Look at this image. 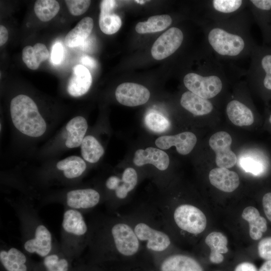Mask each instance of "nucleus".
Returning a JSON list of instances; mask_svg holds the SVG:
<instances>
[{
	"label": "nucleus",
	"mask_w": 271,
	"mask_h": 271,
	"mask_svg": "<svg viewBox=\"0 0 271 271\" xmlns=\"http://www.w3.org/2000/svg\"><path fill=\"white\" fill-rule=\"evenodd\" d=\"M10 112L16 128L23 134L37 138L46 130V123L33 100L28 96L20 94L12 99Z\"/></svg>",
	"instance_id": "nucleus-1"
},
{
	"label": "nucleus",
	"mask_w": 271,
	"mask_h": 271,
	"mask_svg": "<svg viewBox=\"0 0 271 271\" xmlns=\"http://www.w3.org/2000/svg\"><path fill=\"white\" fill-rule=\"evenodd\" d=\"M173 216L178 227L191 234L202 232L207 225L206 217L203 212L193 205L179 206L175 210Z\"/></svg>",
	"instance_id": "nucleus-2"
},
{
	"label": "nucleus",
	"mask_w": 271,
	"mask_h": 271,
	"mask_svg": "<svg viewBox=\"0 0 271 271\" xmlns=\"http://www.w3.org/2000/svg\"><path fill=\"white\" fill-rule=\"evenodd\" d=\"M208 39L215 51L223 56L238 55L245 46L241 37L229 33L219 28L212 29L208 34Z\"/></svg>",
	"instance_id": "nucleus-3"
},
{
	"label": "nucleus",
	"mask_w": 271,
	"mask_h": 271,
	"mask_svg": "<svg viewBox=\"0 0 271 271\" xmlns=\"http://www.w3.org/2000/svg\"><path fill=\"white\" fill-rule=\"evenodd\" d=\"M183 82L190 91L207 99L216 96L222 88L220 78L216 75L202 76L189 73L184 76Z\"/></svg>",
	"instance_id": "nucleus-4"
},
{
	"label": "nucleus",
	"mask_w": 271,
	"mask_h": 271,
	"mask_svg": "<svg viewBox=\"0 0 271 271\" xmlns=\"http://www.w3.org/2000/svg\"><path fill=\"white\" fill-rule=\"evenodd\" d=\"M112 237L117 251L124 256H132L140 248V240L133 228L128 224L119 222L115 224L111 230Z\"/></svg>",
	"instance_id": "nucleus-5"
},
{
	"label": "nucleus",
	"mask_w": 271,
	"mask_h": 271,
	"mask_svg": "<svg viewBox=\"0 0 271 271\" xmlns=\"http://www.w3.org/2000/svg\"><path fill=\"white\" fill-rule=\"evenodd\" d=\"M231 143V137L224 131H218L210 138L209 145L215 153V162L219 168H230L236 163V156L230 149Z\"/></svg>",
	"instance_id": "nucleus-6"
},
{
	"label": "nucleus",
	"mask_w": 271,
	"mask_h": 271,
	"mask_svg": "<svg viewBox=\"0 0 271 271\" xmlns=\"http://www.w3.org/2000/svg\"><path fill=\"white\" fill-rule=\"evenodd\" d=\"M183 37L180 29L176 27L170 28L154 42L151 49L153 57L160 60L171 55L180 47Z\"/></svg>",
	"instance_id": "nucleus-7"
},
{
	"label": "nucleus",
	"mask_w": 271,
	"mask_h": 271,
	"mask_svg": "<svg viewBox=\"0 0 271 271\" xmlns=\"http://www.w3.org/2000/svg\"><path fill=\"white\" fill-rule=\"evenodd\" d=\"M133 230L139 240L145 242L147 248L152 251H163L171 244L170 238L166 233L146 223H138Z\"/></svg>",
	"instance_id": "nucleus-8"
},
{
	"label": "nucleus",
	"mask_w": 271,
	"mask_h": 271,
	"mask_svg": "<svg viewBox=\"0 0 271 271\" xmlns=\"http://www.w3.org/2000/svg\"><path fill=\"white\" fill-rule=\"evenodd\" d=\"M115 95L120 104L127 106H136L146 103L150 98V92L143 85L125 82L117 87Z\"/></svg>",
	"instance_id": "nucleus-9"
},
{
	"label": "nucleus",
	"mask_w": 271,
	"mask_h": 271,
	"mask_svg": "<svg viewBox=\"0 0 271 271\" xmlns=\"http://www.w3.org/2000/svg\"><path fill=\"white\" fill-rule=\"evenodd\" d=\"M196 142L195 134L184 131L174 136H161L156 139L155 144L163 150H167L174 146L179 154L186 155L192 151Z\"/></svg>",
	"instance_id": "nucleus-10"
},
{
	"label": "nucleus",
	"mask_w": 271,
	"mask_h": 271,
	"mask_svg": "<svg viewBox=\"0 0 271 271\" xmlns=\"http://www.w3.org/2000/svg\"><path fill=\"white\" fill-rule=\"evenodd\" d=\"M92 81L89 70L82 64L76 65L73 68L72 74L67 85V91L72 96H81L89 90Z\"/></svg>",
	"instance_id": "nucleus-11"
},
{
	"label": "nucleus",
	"mask_w": 271,
	"mask_h": 271,
	"mask_svg": "<svg viewBox=\"0 0 271 271\" xmlns=\"http://www.w3.org/2000/svg\"><path fill=\"white\" fill-rule=\"evenodd\" d=\"M133 163L137 166L151 164L161 171L166 170L170 163L169 157L164 151L149 147L145 150L139 149L135 152Z\"/></svg>",
	"instance_id": "nucleus-12"
},
{
	"label": "nucleus",
	"mask_w": 271,
	"mask_h": 271,
	"mask_svg": "<svg viewBox=\"0 0 271 271\" xmlns=\"http://www.w3.org/2000/svg\"><path fill=\"white\" fill-rule=\"evenodd\" d=\"M99 193L90 188L71 190L66 195L67 205L74 209L92 208L99 203Z\"/></svg>",
	"instance_id": "nucleus-13"
},
{
	"label": "nucleus",
	"mask_w": 271,
	"mask_h": 271,
	"mask_svg": "<svg viewBox=\"0 0 271 271\" xmlns=\"http://www.w3.org/2000/svg\"><path fill=\"white\" fill-rule=\"evenodd\" d=\"M210 183L218 189L225 192H232L239 185L238 174L227 168H216L209 174Z\"/></svg>",
	"instance_id": "nucleus-14"
},
{
	"label": "nucleus",
	"mask_w": 271,
	"mask_h": 271,
	"mask_svg": "<svg viewBox=\"0 0 271 271\" xmlns=\"http://www.w3.org/2000/svg\"><path fill=\"white\" fill-rule=\"evenodd\" d=\"M24 248L28 252L36 253L44 257L47 256L52 249V235L44 225H38L35 232V237L26 241Z\"/></svg>",
	"instance_id": "nucleus-15"
},
{
	"label": "nucleus",
	"mask_w": 271,
	"mask_h": 271,
	"mask_svg": "<svg viewBox=\"0 0 271 271\" xmlns=\"http://www.w3.org/2000/svg\"><path fill=\"white\" fill-rule=\"evenodd\" d=\"M115 5L116 1L112 0L102 1L100 4L99 25L101 31L107 35L115 33L121 26L120 17L112 12Z\"/></svg>",
	"instance_id": "nucleus-16"
},
{
	"label": "nucleus",
	"mask_w": 271,
	"mask_h": 271,
	"mask_svg": "<svg viewBox=\"0 0 271 271\" xmlns=\"http://www.w3.org/2000/svg\"><path fill=\"white\" fill-rule=\"evenodd\" d=\"M161 271H203L200 264L194 258L181 254L170 255L161 265Z\"/></svg>",
	"instance_id": "nucleus-17"
},
{
	"label": "nucleus",
	"mask_w": 271,
	"mask_h": 271,
	"mask_svg": "<svg viewBox=\"0 0 271 271\" xmlns=\"http://www.w3.org/2000/svg\"><path fill=\"white\" fill-rule=\"evenodd\" d=\"M87 127L86 120L81 116H76L69 120L66 125L67 131L66 146L74 148L81 146Z\"/></svg>",
	"instance_id": "nucleus-18"
},
{
	"label": "nucleus",
	"mask_w": 271,
	"mask_h": 271,
	"mask_svg": "<svg viewBox=\"0 0 271 271\" xmlns=\"http://www.w3.org/2000/svg\"><path fill=\"white\" fill-rule=\"evenodd\" d=\"M180 103L183 107L193 114L201 116L207 114L213 109V105L207 99L188 91L181 96Z\"/></svg>",
	"instance_id": "nucleus-19"
},
{
	"label": "nucleus",
	"mask_w": 271,
	"mask_h": 271,
	"mask_svg": "<svg viewBox=\"0 0 271 271\" xmlns=\"http://www.w3.org/2000/svg\"><path fill=\"white\" fill-rule=\"evenodd\" d=\"M226 113L231 122L237 126H248L254 122L251 110L236 100H231L227 104Z\"/></svg>",
	"instance_id": "nucleus-20"
},
{
	"label": "nucleus",
	"mask_w": 271,
	"mask_h": 271,
	"mask_svg": "<svg viewBox=\"0 0 271 271\" xmlns=\"http://www.w3.org/2000/svg\"><path fill=\"white\" fill-rule=\"evenodd\" d=\"M93 24L91 18L87 17L83 18L66 35L65 38L66 45L70 48L81 45L91 34Z\"/></svg>",
	"instance_id": "nucleus-21"
},
{
	"label": "nucleus",
	"mask_w": 271,
	"mask_h": 271,
	"mask_svg": "<svg viewBox=\"0 0 271 271\" xmlns=\"http://www.w3.org/2000/svg\"><path fill=\"white\" fill-rule=\"evenodd\" d=\"M241 216L249 224V234L253 240L259 239L262 233L267 230V222L265 219L261 216L258 210L253 207L248 206L243 210Z\"/></svg>",
	"instance_id": "nucleus-22"
},
{
	"label": "nucleus",
	"mask_w": 271,
	"mask_h": 271,
	"mask_svg": "<svg viewBox=\"0 0 271 271\" xmlns=\"http://www.w3.org/2000/svg\"><path fill=\"white\" fill-rule=\"evenodd\" d=\"M205 243L210 247V261L213 263H220L223 261L222 254L228 252L227 237L219 232H212L206 237Z\"/></svg>",
	"instance_id": "nucleus-23"
},
{
	"label": "nucleus",
	"mask_w": 271,
	"mask_h": 271,
	"mask_svg": "<svg viewBox=\"0 0 271 271\" xmlns=\"http://www.w3.org/2000/svg\"><path fill=\"white\" fill-rule=\"evenodd\" d=\"M62 226L65 231L77 236L83 235L87 231L83 215L74 209H68L64 212Z\"/></svg>",
	"instance_id": "nucleus-24"
},
{
	"label": "nucleus",
	"mask_w": 271,
	"mask_h": 271,
	"mask_svg": "<svg viewBox=\"0 0 271 271\" xmlns=\"http://www.w3.org/2000/svg\"><path fill=\"white\" fill-rule=\"evenodd\" d=\"M49 57V52L46 46L40 43L34 46H27L22 51V59L30 69H37L40 64Z\"/></svg>",
	"instance_id": "nucleus-25"
},
{
	"label": "nucleus",
	"mask_w": 271,
	"mask_h": 271,
	"mask_svg": "<svg viewBox=\"0 0 271 271\" xmlns=\"http://www.w3.org/2000/svg\"><path fill=\"white\" fill-rule=\"evenodd\" d=\"M0 260L7 271L27 270L25 264L27 261L26 257L16 248L12 247L8 250H1Z\"/></svg>",
	"instance_id": "nucleus-26"
},
{
	"label": "nucleus",
	"mask_w": 271,
	"mask_h": 271,
	"mask_svg": "<svg viewBox=\"0 0 271 271\" xmlns=\"http://www.w3.org/2000/svg\"><path fill=\"white\" fill-rule=\"evenodd\" d=\"M56 167L63 171L64 175L68 179H73L81 176L86 168L84 161L77 156H71L59 161Z\"/></svg>",
	"instance_id": "nucleus-27"
},
{
	"label": "nucleus",
	"mask_w": 271,
	"mask_h": 271,
	"mask_svg": "<svg viewBox=\"0 0 271 271\" xmlns=\"http://www.w3.org/2000/svg\"><path fill=\"white\" fill-rule=\"evenodd\" d=\"M171 17L168 15H156L150 17L147 21L138 23L135 29L139 34L162 31L172 23Z\"/></svg>",
	"instance_id": "nucleus-28"
},
{
	"label": "nucleus",
	"mask_w": 271,
	"mask_h": 271,
	"mask_svg": "<svg viewBox=\"0 0 271 271\" xmlns=\"http://www.w3.org/2000/svg\"><path fill=\"white\" fill-rule=\"evenodd\" d=\"M81 153L86 161L97 162L104 154V149L99 142L92 136L84 137L81 145Z\"/></svg>",
	"instance_id": "nucleus-29"
},
{
	"label": "nucleus",
	"mask_w": 271,
	"mask_h": 271,
	"mask_svg": "<svg viewBox=\"0 0 271 271\" xmlns=\"http://www.w3.org/2000/svg\"><path fill=\"white\" fill-rule=\"evenodd\" d=\"M138 183V175L136 170L132 168H126L119 179L117 186L115 190L116 196L123 199L126 198L128 193L132 191Z\"/></svg>",
	"instance_id": "nucleus-30"
},
{
	"label": "nucleus",
	"mask_w": 271,
	"mask_h": 271,
	"mask_svg": "<svg viewBox=\"0 0 271 271\" xmlns=\"http://www.w3.org/2000/svg\"><path fill=\"white\" fill-rule=\"evenodd\" d=\"M60 6L55 0H38L34 5V12L42 22L52 19L59 12Z\"/></svg>",
	"instance_id": "nucleus-31"
},
{
	"label": "nucleus",
	"mask_w": 271,
	"mask_h": 271,
	"mask_svg": "<svg viewBox=\"0 0 271 271\" xmlns=\"http://www.w3.org/2000/svg\"><path fill=\"white\" fill-rule=\"evenodd\" d=\"M145 122L149 129L158 133L165 131L170 125L169 120L165 117L154 112H149L146 115Z\"/></svg>",
	"instance_id": "nucleus-32"
},
{
	"label": "nucleus",
	"mask_w": 271,
	"mask_h": 271,
	"mask_svg": "<svg viewBox=\"0 0 271 271\" xmlns=\"http://www.w3.org/2000/svg\"><path fill=\"white\" fill-rule=\"evenodd\" d=\"M262 83L266 90L271 91V53H263L259 60Z\"/></svg>",
	"instance_id": "nucleus-33"
},
{
	"label": "nucleus",
	"mask_w": 271,
	"mask_h": 271,
	"mask_svg": "<svg viewBox=\"0 0 271 271\" xmlns=\"http://www.w3.org/2000/svg\"><path fill=\"white\" fill-rule=\"evenodd\" d=\"M47 271H67L68 263L66 259L59 258L55 254L48 255L44 260Z\"/></svg>",
	"instance_id": "nucleus-34"
},
{
	"label": "nucleus",
	"mask_w": 271,
	"mask_h": 271,
	"mask_svg": "<svg viewBox=\"0 0 271 271\" xmlns=\"http://www.w3.org/2000/svg\"><path fill=\"white\" fill-rule=\"evenodd\" d=\"M240 0H213V8L218 12L223 13H230L237 10L241 6Z\"/></svg>",
	"instance_id": "nucleus-35"
},
{
	"label": "nucleus",
	"mask_w": 271,
	"mask_h": 271,
	"mask_svg": "<svg viewBox=\"0 0 271 271\" xmlns=\"http://www.w3.org/2000/svg\"><path fill=\"white\" fill-rule=\"evenodd\" d=\"M240 164L244 170L254 175H260L264 170L263 164L259 160L252 157L242 158Z\"/></svg>",
	"instance_id": "nucleus-36"
},
{
	"label": "nucleus",
	"mask_w": 271,
	"mask_h": 271,
	"mask_svg": "<svg viewBox=\"0 0 271 271\" xmlns=\"http://www.w3.org/2000/svg\"><path fill=\"white\" fill-rule=\"evenodd\" d=\"M65 2L71 14L75 16L85 13L91 4L88 0H67Z\"/></svg>",
	"instance_id": "nucleus-37"
},
{
	"label": "nucleus",
	"mask_w": 271,
	"mask_h": 271,
	"mask_svg": "<svg viewBox=\"0 0 271 271\" xmlns=\"http://www.w3.org/2000/svg\"><path fill=\"white\" fill-rule=\"evenodd\" d=\"M259 256L265 260H271V237L261 240L258 245Z\"/></svg>",
	"instance_id": "nucleus-38"
},
{
	"label": "nucleus",
	"mask_w": 271,
	"mask_h": 271,
	"mask_svg": "<svg viewBox=\"0 0 271 271\" xmlns=\"http://www.w3.org/2000/svg\"><path fill=\"white\" fill-rule=\"evenodd\" d=\"M63 47L61 43H56L52 48L51 59L52 62L55 64H58L61 62L63 57Z\"/></svg>",
	"instance_id": "nucleus-39"
},
{
	"label": "nucleus",
	"mask_w": 271,
	"mask_h": 271,
	"mask_svg": "<svg viewBox=\"0 0 271 271\" xmlns=\"http://www.w3.org/2000/svg\"><path fill=\"white\" fill-rule=\"evenodd\" d=\"M262 206L266 216L271 222V192L267 193L263 196Z\"/></svg>",
	"instance_id": "nucleus-40"
},
{
	"label": "nucleus",
	"mask_w": 271,
	"mask_h": 271,
	"mask_svg": "<svg viewBox=\"0 0 271 271\" xmlns=\"http://www.w3.org/2000/svg\"><path fill=\"white\" fill-rule=\"evenodd\" d=\"M250 2L258 10H271V0H252Z\"/></svg>",
	"instance_id": "nucleus-41"
},
{
	"label": "nucleus",
	"mask_w": 271,
	"mask_h": 271,
	"mask_svg": "<svg viewBox=\"0 0 271 271\" xmlns=\"http://www.w3.org/2000/svg\"><path fill=\"white\" fill-rule=\"evenodd\" d=\"M234 271H257V269L253 263L245 261L238 264Z\"/></svg>",
	"instance_id": "nucleus-42"
},
{
	"label": "nucleus",
	"mask_w": 271,
	"mask_h": 271,
	"mask_svg": "<svg viewBox=\"0 0 271 271\" xmlns=\"http://www.w3.org/2000/svg\"><path fill=\"white\" fill-rule=\"evenodd\" d=\"M80 62L84 66L85 65L90 68H94L96 64V61L94 59L87 55L81 57Z\"/></svg>",
	"instance_id": "nucleus-43"
},
{
	"label": "nucleus",
	"mask_w": 271,
	"mask_h": 271,
	"mask_svg": "<svg viewBox=\"0 0 271 271\" xmlns=\"http://www.w3.org/2000/svg\"><path fill=\"white\" fill-rule=\"evenodd\" d=\"M9 33L7 29L3 25L0 26V46L4 45L8 41Z\"/></svg>",
	"instance_id": "nucleus-44"
},
{
	"label": "nucleus",
	"mask_w": 271,
	"mask_h": 271,
	"mask_svg": "<svg viewBox=\"0 0 271 271\" xmlns=\"http://www.w3.org/2000/svg\"><path fill=\"white\" fill-rule=\"evenodd\" d=\"M258 271H271V260L265 261L261 266Z\"/></svg>",
	"instance_id": "nucleus-45"
},
{
	"label": "nucleus",
	"mask_w": 271,
	"mask_h": 271,
	"mask_svg": "<svg viewBox=\"0 0 271 271\" xmlns=\"http://www.w3.org/2000/svg\"><path fill=\"white\" fill-rule=\"evenodd\" d=\"M135 2L139 3V4H143L145 3V1H135Z\"/></svg>",
	"instance_id": "nucleus-46"
},
{
	"label": "nucleus",
	"mask_w": 271,
	"mask_h": 271,
	"mask_svg": "<svg viewBox=\"0 0 271 271\" xmlns=\"http://www.w3.org/2000/svg\"><path fill=\"white\" fill-rule=\"evenodd\" d=\"M269 121L271 123V114H270V115L269 116Z\"/></svg>",
	"instance_id": "nucleus-47"
},
{
	"label": "nucleus",
	"mask_w": 271,
	"mask_h": 271,
	"mask_svg": "<svg viewBox=\"0 0 271 271\" xmlns=\"http://www.w3.org/2000/svg\"><path fill=\"white\" fill-rule=\"evenodd\" d=\"M151 271H153V270H151Z\"/></svg>",
	"instance_id": "nucleus-48"
}]
</instances>
